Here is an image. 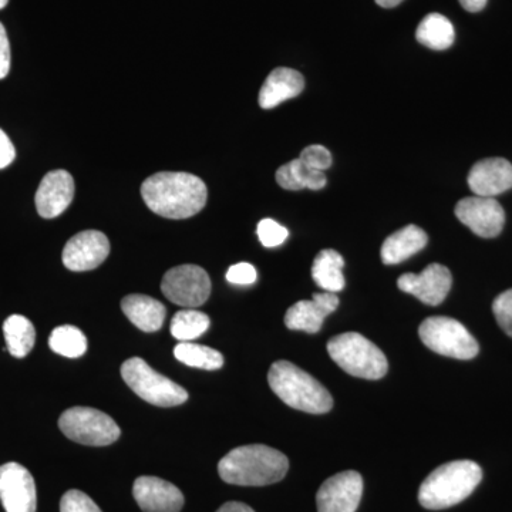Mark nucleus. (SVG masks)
<instances>
[{
    "mask_svg": "<svg viewBox=\"0 0 512 512\" xmlns=\"http://www.w3.org/2000/svg\"><path fill=\"white\" fill-rule=\"evenodd\" d=\"M60 512H103L89 495L83 491L70 490L60 501Z\"/></svg>",
    "mask_w": 512,
    "mask_h": 512,
    "instance_id": "c756f323",
    "label": "nucleus"
},
{
    "mask_svg": "<svg viewBox=\"0 0 512 512\" xmlns=\"http://www.w3.org/2000/svg\"><path fill=\"white\" fill-rule=\"evenodd\" d=\"M256 278V269L247 262L232 265L227 272V281L232 285H252L255 284Z\"/></svg>",
    "mask_w": 512,
    "mask_h": 512,
    "instance_id": "473e14b6",
    "label": "nucleus"
},
{
    "mask_svg": "<svg viewBox=\"0 0 512 512\" xmlns=\"http://www.w3.org/2000/svg\"><path fill=\"white\" fill-rule=\"evenodd\" d=\"M402 2L403 0H376L377 5L386 9L396 8V6L400 5Z\"/></svg>",
    "mask_w": 512,
    "mask_h": 512,
    "instance_id": "4c0bfd02",
    "label": "nucleus"
},
{
    "mask_svg": "<svg viewBox=\"0 0 512 512\" xmlns=\"http://www.w3.org/2000/svg\"><path fill=\"white\" fill-rule=\"evenodd\" d=\"M0 501L6 512H36V484L28 468L18 463L0 466Z\"/></svg>",
    "mask_w": 512,
    "mask_h": 512,
    "instance_id": "9d476101",
    "label": "nucleus"
},
{
    "mask_svg": "<svg viewBox=\"0 0 512 512\" xmlns=\"http://www.w3.org/2000/svg\"><path fill=\"white\" fill-rule=\"evenodd\" d=\"M329 356L350 376L382 379L389 369L386 356L375 343L356 332L342 333L329 340Z\"/></svg>",
    "mask_w": 512,
    "mask_h": 512,
    "instance_id": "39448f33",
    "label": "nucleus"
},
{
    "mask_svg": "<svg viewBox=\"0 0 512 512\" xmlns=\"http://www.w3.org/2000/svg\"><path fill=\"white\" fill-rule=\"evenodd\" d=\"M288 470L285 454L264 444L234 448L218 464V474L225 483L244 487L279 483Z\"/></svg>",
    "mask_w": 512,
    "mask_h": 512,
    "instance_id": "f03ea898",
    "label": "nucleus"
},
{
    "mask_svg": "<svg viewBox=\"0 0 512 512\" xmlns=\"http://www.w3.org/2000/svg\"><path fill=\"white\" fill-rule=\"evenodd\" d=\"M217 512H255L252 510L249 505L244 503H237V501H231V503H227L222 505L220 510Z\"/></svg>",
    "mask_w": 512,
    "mask_h": 512,
    "instance_id": "c9c22d12",
    "label": "nucleus"
},
{
    "mask_svg": "<svg viewBox=\"0 0 512 512\" xmlns=\"http://www.w3.org/2000/svg\"><path fill=\"white\" fill-rule=\"evenodd\" d=\"M493 312L498 325L512 338V289L497 296L493 303Z\"/></svg>",
    "mask_w": 512,
    "mask_h": 512,
    "instance_id": "7c9ffc66",
    "label": "nucleus"
},
{
    "mask_svg": "<svg viewBox=\"0 0 512 512\" xmlns=\"http://www.w3.org/2000/svg\"><path fill=\"white\" fill-rule=\"evenodd\" d=\"M299 158L313 170L325 171L332 165V154L328 148L319 146V144L306 147Z\"/></svg>",
    "mask_w": 512,
    "mask_h": 512,
    "instance_id": "2f4dec72",
    "label": "nucleus"
},
{
    "mask_svg": "<svg viewBox=\"0 0 512 512\" xmlns=\"http://www.w3.org/2000/svg\"><path fill=\"white\" fill-rule=\"evenodd\" d=\"M421 342L439 355L470 360L478 355V342L463 323L446 316L427 318L420 325Z\"/></svg>",
    "mask_w": 512,
    "mask_h": 512,
    "instance_id": "0eeeda50",
    "label": "nucleus"
},
{
    "mask_svg": "<svg viewBox=\"0 0 512 512\" xmlns=\"http://www.w3.org/2000/svg\"><path fill=\"white\" fill-rule=\"evenodd\" d=\"M453 285V276L446 266L431 264L421 274H404L397 281L400 291L416 296L429 306L440 305Z\"/></svg>",
    "mask_w": 512,
    "mask_h": 512,
    "instance_id": "4468645a",
    "label": "nucleus"
},
{
    "mask_svg": "<svg viewBox=\"0 0 512 512\" xmlns=\"http://www.w3.org/2000/svg\"><path fill=\"white\" fill-rule=\"evenodd\" d=\"M336 293H315L311 301H301L292 305L285 315L286 328L302 332L318 333L323 320L338 309Z\"/></svg>",
    "mask_w": 512,
    "mask_h": 512,
    "instance_id": "a211bd4d",
    "label": "nucleus"
},
{
    "mask_svg": "<svg viewBox=\"0 0 512 512\" xmlns=\"http://www.w3.org/2000/svg\"><path fill=\"white\" fill-rule=\"evenodd\" d=\"M10 72V43L5 26L0 23V80Z\"/></svg>",
    "mask_w": 512,
    "mask_h": 512,
    "instance_id": "72a5a7b5",
    "label": "nucleus"
},
{
    "mask_svg": "<svg viewBox=\"0 0 512 512\" xmlns=\"http://www.w3.org/2000/svg\"><path fill=\"white\" fill-rule=\"evenodd\" d=\"M467 181L477 197H497L512 188V164L505 158H485L473 165Z\"/></svg>",
    "mask_w": 512,
    "mask_h": 512,
    "instance_id": "f3484780",
    "label": "nucleus"
},
{
    "mask_svg": "<svg viewBox=\"0 0 512 512\" xmlns=\"http://www.w3.org/2000/svg\"><path fill=\"white\" fill-rule=\"evenodd\" d=\"M74 180L66 170L47 173L36 192V208L40 217L52 220L62 215L72 204Z\"/></svg>",
    "mask_w": 512,
    "mask_h": 512,
    "instance_id": "dca6fc26",
    "label": "nucleus"
},
{
    "mask_svg": "<svg viewBox=\"0 0 512 512\" xmlns=\"http://www.w3.org/2000/svg\"><path fill=\"white\" fill-rule=\"evenodd\" d=\"M456 217L481 238H495L505 224V212L495 198L468 197L456 205Z\"/></svg>",
    "mask_w": 512,
    "mask_h": 512,
    "instance_id": "9b49d317",
    "label": "nucleus"
},
{
    "mask_svg": "<svg viewBox=\"0 0 512 512\" xmlns=\"http://www.w3.org/2000/svg\"><path fill=\"white\" fill-rule=\"evenodd\" d=\"M141 197L157 215L170 220L194 217L207 204V185L197 175L163 171L141 185Z\"/></svg>",
    "mask_w": 512,
    "mask_h": 512,
    "instance_id": "f257e3e1",
    "label": "nucleus"
},
{
    "mask_svg": "<svg viewBox=\"0 0 512 512\" xmlns=\"http://www.w3.org/2000/svg\"><path fill=\"white\" fill-rule=\"evenodd\" d=\"M161 291L175 305L198 308L210 298L211 279L201 266H175L164 275Z\"/></svg>",
    "mask_w": 512,
    "mask_h": 512,
    "instance_id": "1a4fd4ad",
    "label": "nucleus"
},
{
    "mask_svg": "<svg viewBox=\"0 0 512 512\" xmlns=\"http://www.w3.org/2000/svg\"><path fill=\"white\" fill-rule=\"evenodd\" d=\"M121 377L138 397L154 406L175 407L188 400L184 387L160 375L140 357H131L123 363Z\"/></svg>",
    "mask_w": 512,
    "mask_h": 512,
    "instance_id": "423d86ee",
    "label": "nucleus"
},
{
    "mask_svg": "<svg viewBox=\"0 0 512 512\" xmlns=\"http://www.w3.org/2000/svg\"><path fill=\"white\" fill-rule=\"evenodd\" d=\"M460 3L467 12L476 13L485 8L487 0H460Z\"/></svg>",
    "mask_w": 512,
    "mask_h": 512,
    "instance_id": "e433bc0d",
    "label": "nucleus"
},
{
    "mask_svg": "<svg viewBox=\"0 0 512 512\" xmlns=\"http://www.w3.org/2000/svg\"><path fill=\"white\" fill-rule=\"evenodd\" d=\"M59 429L67 439L83 446L104 447L120 439L116 421L92 407H72L60 416Z\"/></svg>",
    "mask_w": 512,
    "mask_h": 512,
    "instance_id": "6e6552de",
    "label": "nucleus"
},
{
    "mask_svg": "<svg viewBox=\"0 0 512 512\" xmlns=\"http://www.w3.org/2000/svg\"><path fill=\"white\" fill-rule=\"evenodd\" d=\"M483 471L470 460L451 461L433 471L420 485L419 501L427 510H446L476 490Z\"/></svg>",
    "mask_w": 512,
    "mask_h": 512,
    "instance_id": "7ed1b4c3",
    "label": "nucleus"
},
{
    "mask_svg": "<svg viewBox=\"0 0 512 512\" xmlns=\"http://www.w3.org/2000/svg\"><path fill=\"white\" fill-rule=\"evenodd\" d=\"M121 311L143 332H157L163 326L167 309L147 295H128L121 301Z\"/></svg>",
    "mask_w": 512,
    "mask_h": 512,
    "instance_id": "412c9836",
    "label": "nucleus"
},
{
    "mask_svg": "<svg viewBox=\"0 0 512 512\" xmlns=\"http://www.w3.org/2000/svg\"><path fill=\"white\" fill-rule=\"evenodd\" d=\"M110 254V242L100 231L80 232L69 239L63 249V264L69 271H92L106 261Z\"/></svg>",
    "mask_w": 512,
    "mask_h": 512,
    "instance_id": "ddd939ff",
    "label": "nucleus"
},
{
    "mask_svg": "<svg viewBox=\"0 0 512 512\" xmlns=\"http://www.w3.org/2000/svg\"><path fill=\"white\" fill-rule=\"evenodd\" d=\"M363 494V478L343 471L328 478L316 494L318 512H356Z\"/></svg>",
    "mask_w": 512,
    "mask_h": 512,
    "instance_id": "f8f14e48",
    "label": "nucleus"
},
{
    "mask_svg": "<svg viewBox=\"0 0 512 512\" xmlns=\"http://www.w3.org/2000/svg\"><path fill=\"white\" fill-rule=\"evenodd\" d=\"M345 259L335 249H323L316 256L312 266V278L325 292L338 293L345 288L343 276Z\"/></svg>",
    "mask_w": 512,
    "mask_h": 512,
    "instance_id": "5701e85b",
    "label": "nucleus"
},
{
    "mask_svg": "<svg viewBox=\"0 0 512 512\" xmlns=\"http://www.w3.org/2000/svg\"><path fill=\"white\" fill-rule=\"evenodd\" d=\"M133 495L143 512H180L184 507L180 488L163 478L138 477L134 481Z\"/></svg>",
    "mask_w": 512,
    "mask_h": 512,
    "instance_id": "2eb2a0df",
    "label": "nucleus"
},
{
    "mask_svg": "<svg viewBox=\"0 0 512 512\" xmlns=\"http://www.w3.org/2000/svg\"><path fill=\"white\" fill-rule=\"evenodd\" d=\"M211 320L204 312L195 311V309H184L175 313L171 320V335L181 342H191L204 335L210 328Z\"/></svg>",
    "mask_w": 512,
    "mask_h": 512,
    "instance_id": "bb28decb",
    "label": "nucleus"
},
{
    "mask_svg": "<svg viewBox=\"0 0 512 512\" xmlns=\"http://www.w3.org/2000/svg\"><path fill=\"white\" fill-rule=\"evenodd\" d=\"M256 232H258L259 241L266 248L279 247L284 244L289 235L288 229L271 218L259 222Z\"/></svg>",
    "mask_w": 512,
    "mask_h": 512,
    "instance_id": "c85d7f7f",
    "label": "nucleus"
},
{
    "mask_svg": "<svg viewBox=\"0 0 512 512\" xmlns=\"http://www.w3.org/2000/svg\"><path fill=\"white\" fill-rule=\"evenodd\" d=\"M6 348L13 357H26L35 346L36 330L33 323L22 315H12L3 323Z\"/></svg>",
    "mask_w": 512,
    "mask_h": 512,
    "instance_id": "393cba45",
    "label": "nucleus"
},
{
    "mask_svg": "<svg viewBox=\"0 0 512 512\" xmlns=\"http://www.w3.org/2000/svg\"><path fill=\"white\" fill-rule=\"evenodd\" d=\"M276 183L288 191L305 190V188L319 191L326 187L328 181L323 171L313 170L303 163L301 158H295L279 167L276 171Z\"/></svg>",
    "mask_w": 512,
    "mask_h": 512,
    "instance_id": "4be33fe9",
    "label": "nucleus"
},
{
    "mask_svg": "<svg viewBox=\"0 0 512 512\" xmlns=\"http://www.w3.org/2000/svg\"><path fill=\"white\" fill-rule=\"evenodd\" d=\"M49 346L57 355L76 359L86 353L87 338L76 326H59V328L53 329L49 338Z\"/></svg>",
    "mask_w": 512,
    "mask_h": 512,
    "instance_id": "cd10ccee",
    "label": "nucleus"
},
{
    "mask_svg": "<svg viewBox=\"0 0 512 512\" xmlns=\"http://www.w3.org/2000/svg\"><path fill=\"white\" fill-rule=\"evenodd\" d=\"M427 242H429V237L423 229L416 225H407V227L394 232L383 242L382 251H380L383 264H400L420 252L426 247Z\"/></svg>",
    "mask_w": 512,
    "mask_h": 512,
    "instance_id": "aec40b11",
    "label": "nucleus"
},
{
    "mask_svg": "<svg viewBox=\"0 0 512 512\" xmlns=\"http://www.w3.org/2000/svg\"><path fill=\"white\" fill-rule=\"evenodd\" d=\"M175 359L184 365L202 370H218L224 366V356L218 350L197 345V343L181 342L175 346Z\"/></svg>",
    "mask_w": 512,
    "mask_h": 512,
    "instance_id": "a878e982",
    "label": "nucleus"
},
{
    "mask_svg": "<svg viewBox=\"0 0 512 512\" xmlns=\"http://www.w3.org/2000/svg\"><path fill=\"white\" fill-rule=\"evenodd\" d=\"M268 382L272 392L295 410L323 414L332 410L333 399L326 387L286 360H279L269 369Z\"/></svg>",
    "mask_w": 512,
    "mask_h": 512,
    "instance_id": "20e7f679",
    "label": "nucleus"
},
{
    "mask_svg": "<svg viewBox=\"0 0 512 512\" xmlns=\"http://www.w3.org/2000/svg\"><path fill=\"white\" fill-rule=\"evenodd\" d=\"M16 150L8 134L0 128V170L9 167L15 161Z\"/></svg>",
    "mask_w": 512,
    "mask_h": 512,
    "instance_id": "f704fd0d",
    "label": "nucleus"
},
{
    "mask_svg": "<svg viewBox=\"0 0 512 512\" xmlns=\"http://www.w3.org/2000/svg\"><path fill=\"white\" fill-rule=\"evenodd\" d=\"M416 39L421 45L431 50H446L453 46L456 30L446 16L430 13L421 20L416 30Z\"/></svg>",
    "mask_w": 512,
    "mask_h": 512,
    "instance_id": "b1692460",
    "label": "nucleus"
},
{
    "mask_svg": "<svg viewBox=\"0 0 512 512\" xmlns=\"http://www.w3.org/2000/svg\"><path fill=\"white\" fill-rule=\"evenodd\" d=\"M9 0H0V9L5 8L6 5H8Z\"/></svg>",
    "mask_w": 512,
    "mask_h": 512,
    "instance_id": "58836bf2",
    "label": "nucleus"
},
{
    "mask_svg": "<svg viewBox=\"0 0 512 512\" xmlns=\"http://www.w3.org/2000/svg\"><path fill=\"white\" fill-rule=\"evenodd\" d=\"M305 89V79L301 73L288 67H278L266 77L259 92V106L265 110L275 109L279 104L299 96Z\"/></svg>",
    "mask_w": 512,
    "mask_h": 512,
    "instance_id": "6ab92c4d",
    "label": "nucleus"
}]
</instances>
